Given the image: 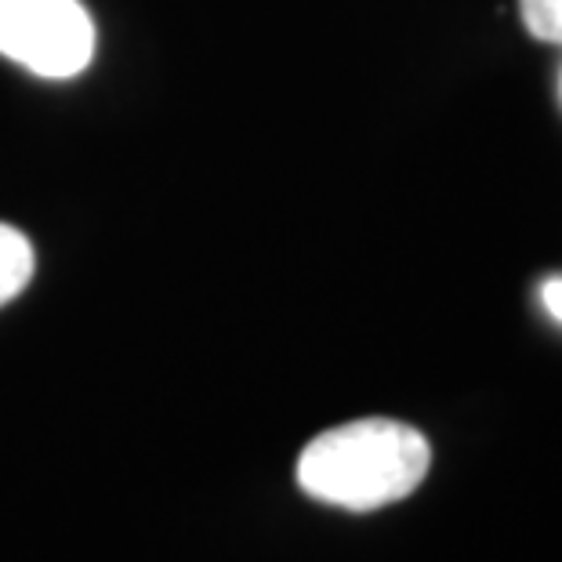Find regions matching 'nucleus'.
Returning <instances> with one entry per match:
<instances>
[{
    "mask_svg": "<svg viewBox=\"0 0 562 562\" xmlns=\"http://www.w3.org/2000/svg\"><path fill=\"white\" fill-rule=\"evenodd\" d=\"M519 15L530 37L562 44V0H519Z\"/></svg>",
    "mask_w": 562,
    "mask_h": 562,
    "instance_id": "obj_4",
    "label": "nucleus"
},
{
    "mask_svg": "<svg viewBox=\"0 0 562 562\" xmlns=\"http://www.w3.org/2000/svg\"><path fill=\"white\" fill-rule=\"evenodd\" d=\"M432 469V447L417 428L389 417L338 425L297 458V486L323 505L374 512L411 497Z\"/></svg>",
    "mask_w": 562,
    "mask_h": 562,
    "instance_id": "obj_1",
    "label": "nucleus"
},
{
    "mask_svg": "<svg viewBox=\"0 0 562 562\" xmlns=\"http://www.w3.org/2000/svg\"><path fill=\"white\" fill-rule=\"evenodd\" d=\"M0 55L44 80H69L94 58V22L80 0H0Z\"/></svg>",
    "mask_w": 562,
    "mask_h": 562,
    "instance_id": "obj_2",
    "label": "nucleus"
},
{
    "mask_svg": "<svg viewBox=\"0 0 562 562\" xmlns=\"http://www.w3.org/2000/svg\"><path fill=\"white\" fill-rule=\"evenodd\" d=\"M33 244L26 233H19L15 225H0V305H8L11 297H19L33 280Z\"/></svg>",
    "mask_w": 562,
    "mask_h": 562,
    "instance_id": "obj_3",
    "label": "nucleus"
},
{
    "mask_svg": "<svg viewBox=\"0 0 562 562\" xmlns=\"http://www.w3.org/2000/svg\"><path fill=\"white\" fill-rule=\"evenodd\" d=\"M544 305H548V313L562 323V280H548L544 283Z\"/></svg>",
    "mask_w": 562,
    "mask_h": 562,
    "instance_id": "obj_5",
    "label": "nucleus"
}]
</instances>
